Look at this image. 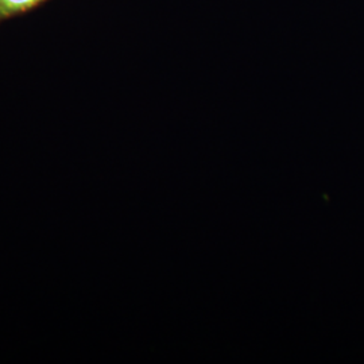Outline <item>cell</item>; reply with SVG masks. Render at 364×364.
Segmentation results:
<instances>
[{
    "label": "cell",
    "mask_w": 364,
    "mask_h": 364,
    "mask_svg": "<svg viewBox=\"0 0 364 364\" xmlns=\"http://www.w3.org/2000/svg\"><path fill=\"white\" fill-rule=\"evenodd\" d=\"M39 0H0V11L11 13L25 10L27 7L36 4Z\"/></svg>",
    "instance_id": "6da1fadb"
}]
</instances>
